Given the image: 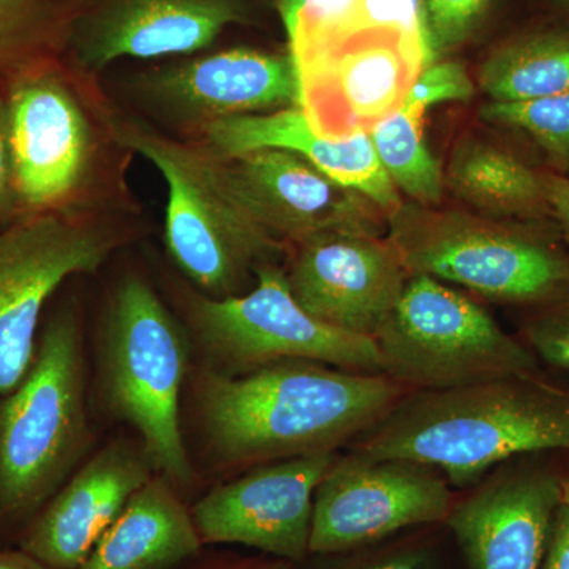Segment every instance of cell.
<instances>
[{
  "instance_id": "obj_1",
  "label": "cell",
  "mask_w": 569,
  "mask_h": 569,
  "mask_svg": "<svg viewBox=\"0 0 569 569\" xmlns=\"http://www.w3.org/2000/svg\"><path fill=\"white\" fill-rule=\"evenodd\" d=\"M193 389L206 445L224 467L336 452L411 392L385 373L305 359L236 376L206 365L194 373Z\"/></svg>"
},
{
  "instance_id": "obj_2",
  "label": "cell",
  "mask_w": 569,
  "mask_h": 569,
  "mask_svg": "<svg viewBox=\"0 0 569 569\" xmlns=\"http://www.w3.org/2000/svg\"><path fill=\"white\" fill-rule=\"evenodd\" d=\"M351 443L356 458L413 460L466 488L508 460L569 452V389L518 376L408 392Z\"/></svg>"
},
{
  "instance_id": "obj_3",
  "label": "cell",
  "mask_w": 569,
  "mask_h": 569,
  "mask_svg": "<svg viewBox=\"0 0 569 569\" xmlns=\"http://www.w3.org/2000/svg\"><path fill=\"white\" fill-rule=\"evenodd\" d=\"M11 151L22 217L127 211L126 156L112 137L111 97L63 56L7 86Z\"/></svg>"
},
{
  "instance_id": "obj_4",
  "label": "cell",
  "mask_w": 569,
  "mask_h": 569,
  "mask_svg": "<svg viewBox=\"0 0 569 569\" xmlns=\"http://www.w3.org/2000/svg\"><path fill=\"white\" fill-rule=\"evenodd\" d=\"M108 122L119 146L148 160L167 183L164 246L174 264L200 293L241 295L247 277L284 246L241 203L224 160L200 142L157 129L112 99Z\"/></svg>"
},
{
  "instance_id": "obj_5",
  "label": "cell",
  "mask_w": 569,
  "mask_h": 569,
  "mask_svg": "<svg viewBox=\"0 0 569 569\" xmlns=\"http://www.w3.org/2000/svg\"><path fill=\"white\" fill-rule=\"evenodd\" d=\"M91 441L74 305L41 323L28 372L0 396V520L28 523L74 473Z\"/></svg>"
},
{
  "instance_id": "obj_6",
  "label": "cell",
  "mask_w": 569,
  "mask_h": 569,
  "mask_svg": "<svg viewBox=\"0 0 569 569\" xmlns=\"http://www.w3.org/2000/svg\"><path fill=\"white\" fill-rule=\"evenodd\" d=\"M189 340L156 288L130 274L116 283L104 310L100 387L111 413L133 427L152 467L186 488L193 468L181 427Z\"/></svg>"
},
{
  "instance_id": "obj_7",
  "label": "cell",
  "mask_w": 569,
  "mask_h": 569,
  "mask_svg": "<svg viewBox=\"0 0 569 569\" xmlns=\"http://www.w3.org/2000/svg\"><path fill=\"white\" fill-rule=\"evenodd\" d=\"M376 343L385 376L411 392L539 372L537 355L485 307L429 276H410Z\"/></svg>"
},
{
  "instance_id": "obj_8",
  "label": "cell",
  "mask_w": 569,
  "mask_h": 569,
  "mask_svg": "<svg viewBox=\"0 0 569 569\" xmlns=\"http://www.w3.org/2000/svg\"><path fill=\"white\" fill-rule=\"evenodd\" d=\"M254 279L252 290L228 298L181 291L183 316L208 366L236 376L305 359L350 372L383 373L376 340L310 316L291 293L283 268L269 261L258 266Z\"/></svg>"
},
{
  "instance_id": "obj_9",
  "label": "cell",
  "mask_w": 569,
  "mask_h": 569,
  "mask_svg": "<svg viewBox=\"0 0 569 569\" xmlns=\"http://www.w3.org/2000/svg\"><path fill=\"white\" fill-rule=\"evenodd\" d=\"M126 211L39 213L0 230V396L31 366L52 296L132 239Z\"/></svg>"
},
{
  "instance_id": "obj_10",
  "label": "cell",
  "mask_w": 569,
  "mask_h": 569,
  "mask_svg": "<svg viewBox=\"0 0 569 569\" xmlns=\"http://www.w3.org/2000/svg\"><path fill=\"white\" fill-rule=\"evenodd\" d=\"M127 111L194 140L213 123L301 107L293 54L236 47L170 59L123 78Z\"/></svg>"
},
{
  "instance_id": "obj_11",
  "label": "cell",
  "mask_w": 569,
  "mask_h": 569,
  "mask_svg": "<svg viewBox=\"0 0 569 569\" xmlns=\"http://www.w3.org/2000/svg\"><path fill=\"white\" fill-rule=\"evenodd\" d=\"M391 238L408 274L458 283L507 305L569 298V260L553 247L466 216H418L400 206Z\"/></svg>"
},
{
  "instance_id": "obj_12",
  "label": "cell",
  "mask_w": 569,
  "mask_h": 569,
  "mask_svg": "<svg viewBox=\"0 0 569 569\" xmlns=\"http://www.w3.org/2000/svg\"><path fill=\"white\" fill-rule=\"evenodd\" d=\"M293 58L301 110L329 140L372 132L402 107L426 69L422 41L397 26L335 33Z\"/></svg>"
},
{
  "instance_id": "obj_13",
  "label": "cell",
  "mask_w": 569,
  "mask_h": 569,
  "mask_svg": "<svg viewBox=\"0 0 569 569\" xmlns=\"http://www.w3.org/2000/svg\"><path fill=\"white\" fill-rule=\"evenodd\" d=\"M452 507L449 482L436 468L347 455L318 485L309 552H343L407 527L443 522Z\"/></svg>"
},
{
  "instance_id": "obj_14",
  "label": "cell",
  "mask_w": 569,
  "mask_h": 569,
  "mask_svg": "<svg viewBox=\"0 0 569 569\" xmlns=\"http://www.w3.org/2000/svg\"><path fill=\"white\" fill-rule=\"evenodd\" d=\"M247 18L246 0H80L62 56L99 78L122 59L203 52Z\"/></svg>"
},
{
  "instance_id": "obj_15",
  "label": "cell",
  "mask_w": 569,
  "mask_h": 569,
  "mask_svg": "<svg viewBox=\"0 0 569 569\" xmlns=\"http://www.w3.org/2000/svg\"><path fill=\"white\" fill-rule=\"evenodd\" d=\"M284 269L302 309L325 323L376 340L406 290V264L389 239L331 231L290 247Z\"/></svg>"
},
{
  "instance_id": "obj_16",
  "label": "cell",
  "mask_w": 569,
  "mask_h": 569,
  "mask_svg": "<svg viewBox=\"0 0 569 569\" xmlns=\"http://www.w3.org/2000/svg\"><path fill=\"white\" fill-rule=\"evenodd\" d=\"M336 452L252 467L192 509L203 545H242L288 560L309 552L313 498Z\"/></svg>"
},
{
  "instance_id": "obj_17",
  "label": "cell",
  "mask_w": 569,
  "mask_h": 569,
  "mask_svg": "<svg viewBox=\"0 0 569 569\" xmlns=\"http://www.w3.org/2000/svg\"><path fill=\"white\" fill-rule=\"evenodd\" d=\"M561 478L537 463L501 467L447 522L470 569H541Z\"/></svg>"
},
{
  "instance_id": "obj_18",
  "label": "cell",
  "mask_w": 569,
  "mask_h": 569,
  "mask_svg": "<svg viewBox=\"0 0 569 569\" xmlns=\"http://www.w3.org/2000/svg\"><path fill=\"white\" fill-rule=\"evenodd\" d=\"M223 160L241 203L282 246L331 231L376 234L372 216H367L370 200L332 181L298 153L258 149Z\"/></svg>"
},
{
  "instance_id": "obj_19",
  "label": "cell",
  "mask_w": 569,
  "mask_h": 569,
  "mask_svg": "<svg viewBox=\"0 0 569 569\" xmlns=\"http://www.w3.org/2000/svg\"><path fill=\"white\" fill-rule=\"evenodd\" d=\"M152 468L141 445H108L26 523L20 549L54 569H80Z\"/></svg>"
},
{
  "instance_id": "obj_20",
  "label": "cell",
  "mask_w": 569,
  "mask_h": 569,
  "mask_svg": "<svg viewBox=\"0 0 569 569\" xmlns=\"http://www.w3.org/2000/svg\"><path fill=\"white\" fill-rule=\"evenodd\" d=\"M190 141L200 142L222 159H233L258 149L295 152L332 181L365 194L367 200L391 216L402 206L395 183L378 160L369 133L347 140H329L312 129L301 107L217 122Z\"/></svg>"
},
{
  "instance_id": "obj_21",
  "label": "cell",
  "mask_w": 569,
  "mask_h": 569,
  "mask_svg": "<svg viewBox=\"0 0 569 569\" xmlns=\"http://www.w3.org/2000/svg\"><path fill=\"white\" fill-rule=\"evenodd\" d=\"M203 546L192 511L164 478L141 486L80 569H168Z\"/></svg>"
},
{
  "instance_id": "obj_22",
  "label": "cell",
  "mask_w": 569,
  "mask_h": 569,
  "mask_svg": "<svg viewBox=\"0 0 569 569\" xmlns=\"http://www.w3.org/2000/svg\"><path fill=\"white\" fill-rule=\"evenodd\" d=\"M479 86L492 102H529L569 91V33L509 41L482 63Z\"/></svg>"
},
{
  "instance_id": "obj_23",
  "label": "cell",
  "mask_w": 569,
  "mask_h": 569,
  "mask_svg": "<svg viewBox=\"0 0 569 569\" xmlns=\"http://www.w3.org/2000/svg\"><path fill=\"white\" fill-rule=\"evenodd\" d=\"M449 183L467 203L493 212H530L546 203L545 178L508 152L479 141L459 146Z\"/></svg>"
},
{
  "instance_id": "obj_24",
  "label": "cell",
  "mask_w": 569,
  "mask_h": 569,
  "mask_svg": "<svg viewBox=\"0 0 569 569\" xmlns=\"http://www.w3.org/2000/svg\"><path fill=\"white\" fill-rule=\"evenodd\" d=\"M80 0H0V92L14 78L66 51Z\"/></svg>"
},
{
  "instance_id": "obj_25",
  "label": "cell",
  "mask_w": 569,
  "mask_h": 569,
  "mask_svg": "<svg viewBox=\"0 0 569 569\" xmlns=\"http://www.w3.org/2000/svg\"><path fill=\"white\" fill-rule=\"evenodd\" d=\"M425 116L400 107L369 133L385 173L408 197L421 203H437L443 178L437 160L422 137Z\"/></svg>"
},
{
  "instance_id": "obj_26",
  "label": "cell",
  "mask_w": 569,
  "mask_h": 569,
  "mask_svg": "<svg viewBox=\"0 0 569 569\" xmlns=\"http://www.w3.org/2000/svg\"><path fill=\"white\" fill-rule=\"evenodd\" d=\"M486 121L529 134L557 162L569 164V91L529 102H489Z\"/></svg>"
},
{
  "instance_id": "obj_27",
  "label": "cell",
  "mask_w": 569,
  "mask_h": 569,
  "mask_svg": "<svg viewBox=\"0 0 569 569\" xmlns=\"http://www.w3.org/2000/svg\"><path fill=\"white\" fill-rule=\"evenodd\" d=\"M493 0H422L426 69L455 51L486 17Z\"/></svg>"
},
{
  "instance_id": "obj_28",
  "label": "cell",
  "mask_w": 569,
  "mask_h": 569,
  "mask_svg": "<svg viewBox=\"0 0 569 569\" xmlns=\"http://www.w3.org/2000/svg\"><path fill=\"white\" fill-rule=\"evenodd\" d=\"M351 3L353 0H276L291 54H302L331 36Z\"/></svg>"
},
{
  "instance_id": "obj_29",
  "label": "cell",
  "mask_w": 569,
  "mask_h": 569,
  "mask_svg": "<svg viewBox=\"0 0 569 569\" xmlns=\"http://www.w3.org/2000/svg\"><path fill=\"white\" fill-rule=\"evenodd\" d=\"M475 93L473 82L458 62L438 61L421 71L403 107L425 116L427 108L441 102H466Z\"/></svg>"
},
{
  "instance_id": "obj_30",
  "label": "cell",
  "mask_w": 569,
  "mask_h": 569,
  "mask_svg": "<svg viewBox=\"0 0 569 569\" xmlns=\"http://www.w3.org/2000/svg\"><path fill=\"white\" fill-rule=\"evenodd\" d=\"M550 306L527 325L526 340L542 361L569 372V298Z\"/></svg>"
},
{
  "instance_id": "obj_31",
  "label": "cell",
  "mask_w": 569,
  "mask_h": 569,
  "mask_svg": "<svg viewBox=\"0 0 569 569\" xmlns=\"http://www.w3.org/2000/svg\"><path fill=\"white\" fill-rule=\"evenodd\" d=\"M22 219L13 151H11L9 108L0 92V230Z\"/></svg>"
},
{
  "instance_id": "obj_32",
  "label": "cell",
  "mask_w": 569,
  "mask_h": 569,
  "mask_svg": "<svg viewBox=\"0 0 569 569\" xmlns=\"http://www.w3.org/2000/svg\"><path fill=\"white\" fill-rule=\"evenodd\" d=\"M541 569H569V505L565 501L553 518Z\"/></svg>"
},
{
  "instance_id": "obj_33",
  "label": "cell",
  "mask_w": 569,
  "mask_h": 569,
  "mask_svg": "<svg viewBox=\"0 0 569 569\" xmlns=\"http://www.w3.org/2000/svg\"><path fill=\"white\" fill-rule=\"evenodd\" d=\"M546 203L556 213L561 230L569 239V179L545 178Z\"/></svg>"
},
{
  "instance_id": "obj_34",
  "label": "cell",
  "mask_w": 569,
  "mask_h": 569,
  "mask_svg": "<svg viewBox=\"0 0 569 569\" xmlns=\"http://www.w3.org/2000/svg\"><path fill=\"white\" fill-rule=\"evenodd\" d=\"M0 569H54L48 567L43 561L29 556L24 550L0 549Z\"/></svg>"
},
{
  "instance_id": "obj_35",
  "label": "cell",
  "mask_w": 569,
  "mask_h": 569,
  "mask_svg": "<svg viewBox=\"0 0 569 569\" xmlns=\"http://www.w3.org/2000/svg\"><path fill=\"white\" fill-rule=\"evenodd\" d=\"M366 569H429V565L419 556H400Z\"/></svg>"
},
{
  "instance_id": "obj_36",
  "label": "cell",
  "mask_w": 569,
  "mask_h": 569,
  "mask_svg": "<svg viewBox=\"0 0 569 569\" xmlns=\"http://www.w3.org/2000/svg\"><path fill=\"white\" fill-rule=\"evenodd\" d=\"M561 492H563V501L569 505V475L561 478Z\"/></svg>"
},
{
  "instance_id": "obj_37",
  "label": "cell",
  "mask_w": 569,
  "mask_h": 569,
  "mask_svg": "<svg viewBox=\"0 0 569 569\" xmlns=\"http://www.w3.org/2000/svg\"><path fill=\"white\" fill-rule=\"evenodd\" d=\"M560 2L563 3V6L569 7V0H560Z\"/></svg>"
}]
</instances>
